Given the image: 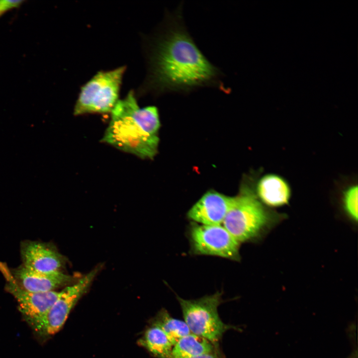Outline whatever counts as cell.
Masks as SVG:
<instances>
[{"instance_id": "17", "label": "cell", "mask_w": 358, "mask_h": 358, "mask_svg": "<svg viewBox=\"0 0 358 358\" xmlns=\"http://www.w3.org/2000/svg\"><path fill=\"white\" fill-rule=\"evenodd\" d=\"M23 0H0V17L7 11L19 7Z\"/></svg>"}, {"instance_id": "18", "label": "cell", "mask_w": 358, "mask_h": 358, "mask_svg": "<svg viewBox=\"0 0 358 358\" xmlns=\"http://www.w3.org/2000/svg\"><path fill=\"white\" fill-rule=\"evenodd\" d=\"M195 358H218L214 354L212 353L206 354Z\"/></svg>"}, {"instance_id": "15", "label": "cell", "mask_w": 358, "mask_h": 358, "mask_svg": "<svg viewBox=\"0 0 358 358\" xmlns=\"http://www.w3.org/2000/svg\"><path fill=\"white\" fill-rule=\"evenodd\" d=\"M153 323L162 329L173 346L180 339L191 333L184 321L172 317L165 309L160 311Z\"/></svg>"}, {"instance_id": "4", "label": "cell", "mask_w": 358, "mask_h": 358, "mask_svg": "<svg viewBox=\"0 0 358 358\" xmlns=\"http://www.w3.org/2000/svg\"><path fill=\"white\" fill-rule=\"evenodd\" d=\"M122 66L98 72L80 89L74 115L110 113L119 99L124 74Z\"/></svg>"}, {"instance_id": "2", "label": "cell", "mask_w": 358, "mask_h": 358, "mask_svg": "<svg viewBox=\"0 0 358 358\" xmlns=\"http://www.w3.org/2000/svg\"><path fill=\"white\" fill-rule=\"evenodd\" d=\"M100 142L143 159H152L158 152L160 121L155 106L140 107L131 90L119 99Z\"/></svg>"}, {"instance_id": "10", "label": "cell", "mask_w": 358, "mask_h": 358, "mask_svg": "<svg viewBox=\"0 0 358 358\" xmlns=\"http://www.w3.org/2000/svg\"><path fill=\"white\" fill-rule=\"evenodd\" d=\"M23 266L32 270L49 273L59 271L63 257L53 247L45 243L27 241L20 247Z\"/></svg>"}, {"instance_id": "7", "label": "cell", "mask_w": 358, "mask_h": 358, "mask_svg": "<svg viewBox=\"0 0 358 358\" xmlns=\"http://www.w3.org/2000/svg\"><path fill=\"white\" fill-rule=\"evenodd\" d=\"M98 265L83 276L77 282L65 288L52 307L39 318L29 324L42 337L57 333L65 323L73 307L87 291L101 268Z\"/></svg>"}, {"instance_id": "9", "label": "cell", "mask_w": 358, "mask_h": 358, "mask_svg": "<svg viewBox=\"0 0 358 358\" xmlns=\"http://www.w3.org/2000/svg\"><path fill=\"white\" fill-rule=\"evenodd\" d=\"M235 197L214 190L205 193L188 210L191 222L204 225H221L233 205Z\"/></svg>"}, {"instance_id": "11", "label": "cell", "mask_w": 358, "mask_h": 358, "mask_svg": "<svg viewBox=\"0 0 358 358\" xmlns=\"http://www.w3.org/2000/svg\"><path fill=\"white\" fill-rule=\"evenodd\" d=\"M11 272L22 288L33 292L54 291L72 279V277L60 271L42 273L29 269L23 265Z\"/></svg>"}, {"instance_id": "13", "label": "cell", "mask_w": 358, "mask_h": 358, "mask_svg": "<svg viewBox=\"0 0 358 358\" xmlns=\"http://www.w3.org/2000/svg\"><path fill=\"white\" fill-rule=\"evenodd\" d=\"M212 344L207 339L190 333L180 339L173 347L171 358H195L212 353Z\"/></svg>"}, {"instance_id": "6", "label": "cell", "mask_w": 358, "mask_h": 358, "mask_svg": "<svg viewBox=\"0 0 358 358\" xmlns=\"http://www.w3.org/2000/svg\"><path fill=\"white\" fill-rule=\"evenodd\" d=\"M187 236L191 254L217 256L237 262L241 259V244L222 224L204 225L191 222Z\"/></svg>"}, {"instance_id": "3", "label": "cell", "mask_w": 358, "mask_h": 358, "mask_svg": "<svg viewBox=\"0 0 358 358\" xmlns=\"http://www.w3.org/2000/svg\"><path fill=\"white\" fill-rule=\"evenodd\" d=\"M279 219L247 191L235 196L222 225L241 244L258 239Z\"/></svg>"}, {"instance_id": "12", "label": "cell", "mask_w": 358, "mask_h": 358, "mask_svg": "<svg viewBox=\"0 0 358 358\" xmlns=\"http://www.w3.org/2000/svg\"><path fill=\"white\" fill-rule=\"evenodd\" d=\"M258 198L260 201L272 207H280L289 202L291 189L281 177L272 174L263 176L257 186Z\"/></svg>"}, {"instance_id": "14", "label": "cell", "mask_w": 358, "mask_h": 358, "mask_svg": "<svg viewBox=\"0 0 358 358\" xmlns=\"http://www.w3.org/2000/svg\"><path fill=\"white\" fill-rule=\"evenodd\" d=\"M139 344L159 358H171L173 345L165 332L155 324L145 331Z\"/></svg>"}, {"instance_id": "16", "label": "cell", "mask_w": 358, "mask_h": 358, "mask_svg": "<svg viewBox=\"0 0 358 358\" xmlns=\"http://www.w3.org/2000/svg\"><path fill=\"white\" fill-rule=\"evenodd\" d=\"M358 186L352 185L344 192L343 206L347 214L350 219L358 220Z\"/></svg>"}, {"instance_id": "5", "label": "cell", "mask_w": 358, "mask_h": 358, "mask_svg": "<svg viewBox=\"0 0 358 358\" xmlns=\"http://www.w3.org/2000/svg\"><path fill=\"white\" fill-rule=\"evenodd\" d=\"M222 292L195 299H184L177 296L184 321L191 333L215 344L228 330L234 328L225 324L218 312L222 302Z\"/></svg>"}, {"instance_id": "8", "label": "cell", "mask_w": 358, "mask_h": 358, "mask_svg": "<svg viewBox=\"0 0 358 358\" xmlns=\"http://www.w3.org/2000/svg\"><path fill=\"white\" fill-rule=\"evenodd\" d=\"M0 272L5 278V289L18 303L19 311L28 323L42 316L52 307L61 291L33 292L22 288L17 283L7 265L0 262Z\"/></svg>"}, {"instance_id": "1", "label": "cell", "mask_w": 358, "mask_h": 358, "mask_svg": "<svg viewBox=\"0 0 358 358\" xmlns=\"http://www.w3.org/2000/svg\"><path fill=\"white\" fill-rule=\"evenodd\" d=\"M182 4L166 10L155 31L146 37L147 75L139 91L155 96L188 94L204 88L228 93L223 73L201 51L185 25Z\"/></svg>"}]
</instances>
